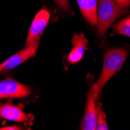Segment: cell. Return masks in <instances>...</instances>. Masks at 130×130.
Instances as JSON below:
<instances>
[{
	"instance_id": "6da1fadb",
	"label": "cell",
	"mask_w": 130,
	"mask_h": 130,
	"mask_svg": "<svg viewBox=\"0 0 130 130\" xmlns=\"http://www.w3.org/2000/svg\"><path fill=\"white\" fill-rule=\"evenodd\" d=\"M127 55L128 52L124 48H111L105 53L101 75L92 87L93 96L95 101H98L102 88L106 83L120 70L125 62Z\"/></svg>"
},
{
	"instance_id": "7a4b0ae2",
	"label": "cell",
	"mask_w": 130,
	"mask_h": 130,
	"mask_svg": "<svg viewBox=\"0 0 130 130\" xmlns=\"http://www.w3.org/2000/svg\"><path fill=\"white\" fill-rule=\"evenodd\" d=\"M98 14V34L104 36L112 23L126 13L114 0H100Z\"/></svg>"
},
{
	"instance_id": "3957f363",
	"label": "cell",
	"mask_w": 130,
	"mask_h": 130,
	"mask_svg": "<svg viewBox=\"0 0 130 130\" xmlns=\"http://www.w3.org/2000/svg\"><path fill=\"white\" fill-rule=\"evenodd\" d=\"M49 19L50 13L45 7H43L36 14L31 23L26 40L25 47L30 45L37 40H40V37L48 24Z\"/></svg>"
},
{
	"instance_id": "277c9868",
	"label": "cell",
	"mask_w": 130,
	"mask_h": 130,
	"mask_svg": "<svg viewBox=\"0 0 130 130\" xmlns=\"http://www.w3.org/2000/svg\"><path fill=\"white\" fill-rule=\"evenodd\" d=\"M30 89L20 83L6 79L0 82V99L23 98L30 95Z\"/></svg>"
},
{
	"instance_id": "5b68a950",
	"label": "cell",
	"mask_w": 130,
	"mask_h": 130,
	"mask_svg": "<svg viewBox=\"0 0 130 130\" xmlns=\"http://www.w3.org/2000/svg\"><path fill=\"white\" fill-rule=\"evenodd\" d=\"M39 43V40H37L30 45L25 47V48L22 49L19 52L16 53L13 56H11L9 58H8L7 60L4 62V66L2 72H8V71L16 68L19 65L24 62L29 58L34 57L36 55Z\"/></svg>"
},
{
	"instance_id": "8992f818",
	"label": "cell",
	"mask_w": 130,
	"mask_h": 130,
	"mask_svg": "<svg viewBox=\"0 0 130 130\" xmlns=\"http://www.w3.org/2000/svg\"><path fill=\"white\" fill-rule=\"evenodd\" d=\"M0 118L17 122L30 121V117L23 112L21 108L9 103H0Z\"/></svg>"
},
{
	"instance_id": "52a82bcc",
	"label": "cell",
	"mask_w": 130,
	"mask_h": 130,
	"mask_svg": "<svg viewBox=\"0 0 130 130\" xmlns=\"http://www.w3.org/2000/svg\"><path fill=\"white\" fill-rule=\"evenodd\" d=\"M98 115L97 108L95 107V100L93 96L92 88L89 90L87 102L86 106V110L81 125L82 130H95L97 127Z\"/></svg>"
},
{
	"instance_id": "ba28073f",
	"label": "cell",
	"mask_w": 130,
	"mask_h": 130,
	"mask_svg": "<svg viewBox=\"0 0 130 130\" xmlns=\"http://www.w3.org/2000/svg\"><path fill=\"white\" fill-rule=\"evenodd\" d=\"M72 44L73 48L69 52L67 60L69 64H75L82 59L84 52L87 50L88 41L84 34H79L73 35Z\"/></svg>"
},
{
	"instance_id": "9c48e42d",
	"label": "cell",
	"mask_w": 130,
	"mask_h": 130,
	"mask_svg": "<svg viewBox=\"0 0 130 130\" xmlns=\"http://www.w3.org/2000/svg\"><path fill=\"white\" fill-rule=\"evenodd\" d=\"M80 12L91 25L98 23V0H77Z\"/></svg>"
},
{
	"instance_id": "30bf717a",
	"label": "cell",
	"mask_w": 130,
	"mask_h": 130,
	"mask_svg": "<svg viewBox=\"0 0 130 130\" xmlns=\"http://www.w3.org/2000/svg\"><path fill=\"white\" fill-rule=\"evenodd\" d=\"M114 30L117 34L130 38V16L116 23L114 27Z\"/></svg>"
},
{
	"instance_id": "8fae6325",
	"label": "cell",
	"mask_w": 130,
	"mask_h": 130,
	"mask_svg": "<svg viewBox=\"0 0 130 130\" xmlns=\"http://www.w3.org/2000/svg\"><path fill=\"white\" fill-rule=\"evenodd\" d=\"M97 115H98V122L96 129L98 130H108V126L106 121V116L102 110V106L101 104H98L97 108Z\"/></svg>"
},
{
	"instance_id": "7c38bea8",
	"label": "cell",
	"mask_w": 130,
	"mask_h": 130,
	"mask_svg": "<svg viewBox=\"0 0 130 130\" xmlns=\"http://www.w3.org/2000/svg\"><path fill=\"white\" fill-rule=\"evenodd\" d=\"M53 1L58 6V7L62 11H63L64 13H71V12H72L71 8H70L69 0H53Z\"/></svg>"
},
{
	"instance_id": "4fadbf2b",
	"label": "cell",
	"mask_w": 130,
	"mask_h": 130,
	"mask_svg": "<svg viewBox=\"0 0 130 130\" xmlns=\"http://www.w3.org/2000/svg\"><path fill=\"white\" fill-rule=\"evenodd\" d=\"M114 1L122 8H126L130 6V0H114Z\"/></svg>"
},
{
	"instance_id": "5bb4252c",
	"label": "cell",
	"mask_w": 130,
	"mask_h": 130,
	"mask_svg": "<svg viewBox=\"0 0 130 130\" xmlns=\"http://www.w3.org/2000/svg\"><path fill=\"white\" fill-rule=\"evenodd\" d=\"M16 129H23V128L21 127L17 126V125L7 126V127H4V128H0V130H16Z\"/></svg>"
},
{
	"instance_id": "9a60e30c",
	"label": "cell",
	"mask_w": 130,
	"mask_h": 130,
	"mask_svg": "<svg viewBox=\"0 0 130 130\" xmlns=\"http://www.w3.org/2000/svg\"><path fill=\"white\" fill-rule=\"evenodd\" d=\"M3 66H4V62L1 64V65H0V73H1L2 72V71H3Z\"/></svg>"
}]
</instances>
